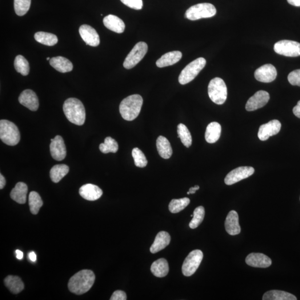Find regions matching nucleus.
Wrapping results in <instances>:
<instances>
[{"label": "nucleus", "instance_id": "nucleus-45", "mask_svg": "<svg viewBox=\"0 0 300 300\" xmlns=\"http://www.w3.org/2000/svg\"><path fill=\"white\" fill-rule=\"evenodd\" d=\"M6 180L3 176L1 174H0V189H3L6 185Z\"/></svg>", "mask_w": 300, "mask_h": 300}, {"label": "nucleus", "instance_id": "nucleus-44", "mask_svg": "<svg viewBox=\"0 0 300 300\" xmlns=\"http://www.w3.org/2000/svg\"><path fill=\"white\" fill-rule=\"evenodd\" d=\"M293 113L296 117L300 119V100L298 102L297 105L294 107Z\"/></svg>", "mask_w": 300, "mask_h": 300}, {"label": "nucleus", "instance_id": "nucleus-25", "mask_svg": "<svg viewBox=\"0 0 300 300\" xmlns=\"http://www.w3.org/2000/svg\"><path fill=\"white\" fill-rule=\"evenodd\" d=\"M50 63L52 67L61 73H68L73 69V63L70 60L62 57L52 58Z\"/></svg>", "mask_w": 300, "mask_h": 300}, {"label": "nucleus", "instance_id": "nucleus-24", "mask_svg": "<svg viewBox=\"0 0 300 300\" xmlns=\"http://www.w3.org/2000/svg\"><path fill=\"white\" fill-rule=\"evenodd\" d=\"M27 192L28 187L26 184L20 182L12 190L10 197L14 201L20 204H24L26 202Z\"/></svg>", "mask_w": 300, "mask_h": 300}, {"label": "nucleus", "instance_id": "nucleus-17", "mask_svg": "<svg viewBox=\"0 0 300 300\" xmlns=\"http://www.w3.org/2000/svg\"><path fill=\"white\" fill-rule=\"evenodd\" d=\"M19 101L21 105L31 111H35L39 109V99L37 94L33 90L23 91L20 95Z\"/></svg>", "mask_w": 300, "mask_h": 300}, {"label": "nucleus", "instance_id": "nucleus-6", "mask_svg": "<svg viewBox=\"0 0 300 300\" xmlns=\"http://www.w3.org/2000/svg\"><path fill=\"white\" fill-rule=\"evenodd\" d=\"M206 64V60L200 58L194 60L181 71L179 77V81L181 85H185L193 81L197 77Z\"/></svg>", "mask_w": 300, "mask_h": 300}, {"label": "nucleus", "instance_id": "nucleus-42", "mask_svg": "<svg viewBox=\"0 0 300 300\" xmlns=\"http://www.w3.org/2000/svg\"><path fill=\"white\" fill-rule=\"evenodd\" d=\"M126 6L135 10H141L143 6L142 0H121Z\"/></svg>", "mask_w": 300, "mask_h": 300}, {"label": "nucleus", "instance_id": "nucleus-38", "mask_svg": "<svg viewBox=\"0 0 300 300\" xmlns=\"http://www.w3.org/2000/svg\"><path fill=\"white\" fill-rule=\"evenodd\" d=\"M205 209L203 206L196 208L193 213V218L189 223L191 229H196L202 223L205 217Z\"/></svg>", "mask_w": 300, "mask_h": 300}, {"label": "nucleus", "instance_id": "nucleus-21", "mask_svg": "<svg viewBox=\"0 0 300 300\" xmlns=\"http://www.w3.org/2000/svg\"><path fill=\"white\" fill-rule=\"evenodd\" d=\"M103 22L104 25L111 31L118 34L123 33L125 29V23L123 22L121 19L117 16L109 15L103 19Z\"/></svg>", "mask_w": 300, "mask_h": 300}, {"label": "nucleus", "instance_id": "nucleus-11", "mask_svg": "<svg viewBox=\"0 0 300 300\" xmlns=\"http://www.w3.org/2000/svg\"><path fill=\"white\" fill-rule=\"evenodd\" d=\"M255 170L253 167L242 166L232 170L228 174L225 179L227 185H232L243 179H247L253 175Z\"/></svg>", "mask_w": 300, "mask_h": 300}, {"label": "nucleus", "instance_id": "nucleus-15", "mask_svg": "<svg viewBox=\"0 0 300 300\" xmlns=\"http://www.w3.org/2000/svg\"><path fill=\"white\" fill-rule=\"evenodd\" d=\"M50 153L52 157L57 161H62L66 156V148L61 136H57L51 140Z\"/></svg>", "mask_w": 300, "mask_h": 300}, {"label": "nucleus", "instance_id": "nucleus-32", "mask_svg": "<svg viewBox=\"0 0 300 300\" xmlns=\"http://www.w3.org/2000/svg\"><path fill=\"white\" fill-rule=\"evenodd\" d=\"M34 38L36 41L49 46H54L58 42L57 36L45 32H38L35 34Z\"/></svg>", "mask_w": 300, "mask_h": 300}, {"label": "nucleus", "instance_id": "nucleus-3", "mask_svg": "<svg viewBox=\"0 0 300 300\" xmlns=\"http://www.w3.org/2000/svg\"><path fill=\"white\" fill-rule=\"evenodd\" d=\"M143 99L139 95H130L124 99L120 103V114L124 120L133 121L137 118L141 111Z\"/></svg>", "mask_w": 300, "mask_h": 300}, {"label": "nucleus", "instance_id": "nucleus-1", "mask_svg": "<svg viewBox=\"0 0 300 300\" xmlns=\"http://www.w3.org/2000/svg\"><path fill=\"white\" fill-rule=\"evenodd\" d=\"M95 275L93 271L83 270L78 272L71 277L68 283L69 290L76 295H82L89 291L93 287Z\"/></svg>", "mask_w": 300, "mask_h": 300}, {"label": "nucleus", "instance_id": "nucleus-48", "mask_svg": "<svg viewBox=\"0 0 300 300\" xmlns=\"http://www.w3.org/2000/svg\"><path fill=\"white\" fill-rule=\"evenodd\" d=\"M29 258L31 261L35 262L37 261V255L35 254L34 252H31L29 254Z\"/></svg>", "mask_w": 300, "mask_h": 300}, {"label": "nucleus", "instance_id": "nucleus-30", "mask_svg": "<svg viewBox=\"0 0 300 300\" xmlns=\"http://www.w3.org/2000/svg\"><path fill=\"white\" fill-rule=\"evenodd\" d=\"M263 300H297L293 294L280 290H271L266 292L263 296Z\"/></svg>", "mask_w": 300, "mask_h": 300}, {"label": "nucleus", "instance_id": "nucleus-35", "mask_svg": "<svg viewBox=\"0 0 300 300\" xmlns=\"http://www.w3.org/2000/svg\"><path fill=\"white\" fill-rule=\"evenodd\" d=\"M99 149L103 154L116 153L119 150V145L115 139L107 137L105 139V141L100 144Z\"/></svg>", "mask_w": 300, "mask_h": 300}, {"label": "nucleus", "instance_id": "nucleus-43", "mask_svg": "<svg viewBox=\"0 0 300 300\" xmlns=\"http://www.w3.org/2000/svg\"><path fill=\"white\" fill-rule=\"evenodd\" d=\"M127 296L125 292L117 290L114 292L110 298L111 300H126Z\"/></svg>", "mask_w": 300, "mask_h": 300}, {"label": "nucleus", "instance_id": "nucleus-7", "mask_svg": "<svg viewBox=\"0 0 300 300\" xmlns=\"http://www.w3.org/2000/svg\"><path fill=\"white\" fill-rule=\"evenodd\" d=\"M217 14V9L213 4L210 3H201L191 6L185 13V18L195 21L204 18H210L214 17Z\"/></svg>", "mask_w": 300, "mask_h": 300}, {"label": "nucleus", "instance_id": "nucleus-14", "mask_svg": "<svg viewBox=\"0 0 300 300\" xmlns=\"http://www.w3.org/2000/svg\"><path fill=\"white\" fill-rule=\"evenodd\" d=\"M277 77V71L271 64H266L255 72V78L258 81L264 83H269L274 81Z\"/></svg>", "mask_w": 300, "mask_h": 300}, {"label": "nucleus", "instance_id": "nucleus-19", "mask_svg": "<svg viewBox=\"0 0 300 300\" xmlns=\"http://www.w3.org/2000/svg\"><path fill=\"white\" fill-rule=\"evenodd\" d=\"M245 261L248 265L254 267L267 268L272 264L271 259L261 253H251L247 256Z\"/></svg>", "mask_w": 300, "mask_h": 300}, {"label": "nucleus", "instance_id": "nucleus-31", "mask_svg": "<svg viewBox=\"0 0 300 300\" xmlns=\"http://www.w3.org/2000/svg\"><path fill=\"white\" fill-rule=\"evenodd\" d=\"M69 167L66 165H55L50 170V178L54 182L58 183L69 173Z\"/></svg>", "mask_w": 300, "mask_h": 300}, {"label": "nucleus", "instance_id": "nucleus-13", "mask_svg": "<svg viewBox=\"0 0 300 300\" xmlns=\"http://www.w3.org/2000/svg\"><path fill=\"white\" fill-rule=\"evenodd\" d=\"M281 123L279 120H274L260 127L258 137L261 141H266L271 137L278 134L281 130Z\"/></svg>", "mask_w": 300, "mask_h": 300}, {"label": "nucleus", "instance_id": "nucleus-33", "mask_svg": "<svg viewBox=\"0 0 300 300\" xmlns=\"http://www.w3.org/2000/svg\"><path fill=\"white\" fill-rule=\"evenodd\" d=\"M30 211L33 215L39 213L40 208L43 205L42 200L39 194L35 191H31L29 197Z\"/></svg>", "mask_w": 300, "mask_h": 300}, {"label": "nucleus", "instance_id": "nucleus-39", "mask_svg": "<svg viewBox=\"0 0 300 300\" xmlns=\"http://www.w3.org/2000/svg\"><path fill=\"white\" fill-rule=\"evenodd\" d=\"M31 0H14V9L16 14L20 17L25 15L29 10Z\"/></svg>", "mask_w": 300, "mask_h": 300}, {"label": "nucleus", "instance_id": "nucleus-20", "mask_svg": "<svg viewBox=\"0 0 300 300\" xmlns=\"http://www.w3.org/2000/svg\"><path fill=\"white\" fill-rule=\"evenodd\" d=\"M227 233L231 236L239 235L241 233V227L239 225V215L237 211H231L228 214L225 222Z\"/></svg>", "mask_w": 300, "mask_h": 300}, {"label": "nucleus", "instance_id": "nucleus-46", "mask_svg": "<svg viewBox=\"0 0 300 300\" xmlns=\"http://www.w3.org/2000/svg\"><path fill=\"white\" fill-rule=\"evenodd\" d=\"M287 1L291 5L300 7V0H287Z\"/></svg>", "mask_w": 300, "mask_h": 300}, {"label": "nucleus", "instance_id": "nucleus-34", "mask_svg": "<svg viewBox=\"0 0 300 300\" xmlns=\"http://www.w3.org/2000/svg\"><path fill=\"white\" fill-rule=\"evenodd\" d=\"M190 200L187 198L172 200L169 209L171 213L177 214L185 209L189 205Z\"/></svg>", "mask_w": 300, "mask_h": 300}, {"label": "nucleus", "instance_id": "nucleus-18", "mask_svg": "<svg viewBox=\"0 0 300 300\" xmlns=\"http://www.w3.org/2000/svg\"><path fill=\"white\" fill-rule=\"evenodd\" d=\"M79 194L88 201H95L101 197L103 192L98 186L88 183L80 187Z\"/></svg>", "mask_w": 300, "mask_h": 300}, {"label": "nucleus", "instance_id": "nucleus-50", "mask_svg": "<svg viewBox=\"0 0 300 300\" xmlns=\"http://www.w3.org/2000/svg\"><path fill=\"white\" fill-rule=\"evenodd\" d=\"M47 60H50V58H47Z\"/></svg>", "mask_w": 300, "mask_h": 300}, {"label": "nucleus", "instance_id": "nucleus-37", "mask_svg": "<svg viewBox=\"0 0 300 300\" xmlns=\"http://www.w3.org/2000/svg\"><path fill=\"white\" fill-rule=\"evenodd\" d=\"M14 66L18 73L21 74L23 76H27L29 74V63L23 56L18 55L16 57Z\"/></svg>", "mask_w": 300, "mask_h": 300}, {"label": "nucleus", "instance_id": "nucleus-29", "mask_svg": "<svg viewBox=\"0 0 300 300\" xmlns=\"http://www.w3.org/2000/svg\"><path fill=\"white\" fill-rule=\"evenodd\" d=\"M5 286L11 293L18 294L24 289V284L21 279L17 276L9 275L4 280Z\"/></svg>", "mask_w": 300, "mask_h": 300}, {"label": "nucleus", "instance_id": "nucleus-2", "mask_svg": "<svg viewBox=\"0 0 300 300\" xmlns=\"http://www.w3.org/2000/svg\"><path fill=\"white\" fill-rule=\"evenodd\" d=\"M64 114L70 122L81 126L85 122L86 112L85 107L80 100L76 98H69L66 100L63 106Z\"/></svg>", "mask_w": 300, "mask_h": 300}, {"label": "nucleus", "instance_id": "nucleus-47", "mask_svg": "<svg viewBox=\"0 0 300 300\" xmlns=\"http://www.w3.org/2000/svg\"><path fill=\"white\" fill-rule=\"evenodd\" d=\"M199 189H200V187L198 185L195 186L193 187H191L190 189H189V192H187V195L194 194L196 193V191L199 190Z\"/></svg>", "mask_w": 300, "mask_h": 300}, {"label": "nucleus", "instance_id": "nucleus-40", "mask_svg": "<svg viewBox=\"0 0 300 300\" xmlns=\"http://www.w3.org/2000/svg\"><path fill=\"white\" fill-rule=\"evenodd\" d=\"M132 155L134 159L135 165L138 167H145L147 165L146 158L139 148L136 147L132 151Z\"/></svg>", "mask_w": 300, "mask_h": 300}, {"label": "nucleus", "instance_id": "nucleus-28", "mask_svg": "<svg viewBox=\"0 0 300 300\" xmlns=\"http://www.w3.org/2000/svg\"><path fill=\"white\" fill-rule=\"evenodd\" d=\"M157 146L160 157L165 159H169L173 154V149L171 144L165 137L160 136L157 141Z\"/></svg>", "mask_w": 300, "mask_h": 300}, {"label": "nucleus", "instance_id": "nucleus-27", "mask_svg": "<svg viewBox=\"0 0 300 300\" xmlns=\"http://www.w3.org/2000/svg\"><path fill=\"white\" fill-rule=\"evenodd\" d=\"M221 126L217 122H211L207 126L205 139L208 143H214L218 141L221 136Z\"/></svg>", "mask_w": 300, "mask_h": 300}, {"label": "nucleus", "instance_id": "nucleus-49", "mask_svg": "<svg viewBox=\"0 0 300 300\" xmlns=\"http://www.w3.org/2000/svg\"><path fill=\"white\" fill-rule=\"evenodd\" d=\"M16 254H17V258L19 260H21L23 257V254L21 251L19 250H16Z\"/></svg>", "mask_w": 300, "mask_h": 300}, {"label": "nucleus", "instance_id": "nucleus-4", "mask_svg": "<svg viewBox=\"0 0 300 300\" xmlns=\"http://www.w3.org/2000/svg\"><path fill=\"white\" fill-rule=\"evenodd\" d=\"M0 139L9 146H15L20 140V133L18 127L9 120L0 121Z\"/></svg>", "mask_w": 300, "mask_h": 300}, {"label": "nucleus", "instance_id": "nucleus-23", "mask_svg": "<svg viewBox=\"0 0 300 300\" xmlns=\"http://www.w3.org/2000/svg\"><path fill=\"white\" fill-rule=\"evenodd\" d=\"M182 53L179 51L169 52L164 54L157 61V66L162 68L174 65L182 58Z\"/></svg>", "mask_w": 300, "mask_h": 300}, {"label": "nucleus", "instance_id": "nucleus-41", "mask_svg": "<svg viewBox=\"0 0 300 300\" xmlns=\"http://www.w3.org/2000/svg\"><path fill=\"white\" fill-rule=\"evenodd\" d=\"M288 81L292 85L300 87V69L292 71L288 76Z\"/></svg>", "mask_w": 300, "mask_h": 300}, {"label": "nucleus", "instance_id": "nucleus-9", "mask_svg": "<svg viewBox=\"0 0 300 300\" xmlns=\"http://www.w3.org/2000/svg\"><path fill=\"white\" fill-rule=\"evenodd\" d=\"M203 257V255L201 250H195L191 251L183 263V275L189 277L194 274L201 264Z\"/></svg>", "mask_w": 300, "mask_h": 300}, {"label": "nucleus", "instance_id": "nucleus-12", "mask_svg": "<svg viewBox=\"0 0 300 300\" xmlns=\"http://www.w3.org/2000/svg\"><path fill=\"white\" fill-rule=\"evenodd\" d=\"M270 100V95L265 91H259L248 100L246 110L253 111L266 105Z\"/></svg>", "mask_w": 300, "mask_h": 300}, {"label": "nucleus", "instance_id": "nucleus-16", "mask_svg": "<svg viewBox=\"0 0 300 300\" xmlns=\"http://www.w3.org/2000/svg\"><path fill=\"white\" fill-rule=\"evenodd\" d=\"M79 33L87 45L93 47L99 45L100 43L99 35L93 27L88 25H83L80 27Z\"/></svg>", "mask_w": 300, "mask_h": 300}, {"label": "nucleus", "instance_id": "nucleus-26", "mask_svg": "<svg viewBox=\"0 0 300 300\" xmlns=\"http://www.w3.org/2000/svg\"><path fill=\"white\" fill-rule=\"evenodd\" d=\"M151 271L155 277L158 278L165 277L169 273V263L165 259H160L152 264Z\"/></svg>", "mask_w": 300, "mask_h": 300}, {"label": "nucleus", "instance_id": "nucleus-36", "mask_svg": "<svg viewBox=\"0 0 300 300\" xmlns=\"http://www.w3.org/2000/svg\"><path fill=\"white\" fill-rule=\"evenodd\" d=\"M178 137L181 140L183 145L187 148L192 145V137L189 129L182 123H180L178 126Z\"/></svg>", "mask_w": 300, "mask_h": 300}, {"label": "nucleus", "instance_id": "nucleus-5", "mask_svg": "<svg viewBox=\"0 0 300 300\" xmlns=\"http://www.w3.org/2000/svg\"><path fill=\"white\" fill-rule=\"evenodd\" d=\"M208 94L211 101L216 104L222 105L225 103L227 97V89L223 80L219 78L211 80L208 86Z\"/></svg>", "mask_w": 300, "mask_h": 300}, {"label": "nucleus", "instance_id": "nucleus-10", "mask_svg": "<svg viewBox=\"0 0 300 300\" xmlns=\"http://www.w3.org/2000/svg\"><path fill=\"white\" fill-rule=\"evenodd\" d=\"M274 51L287 57H300V43L291 40H281L275 44Z\"/></svg>", "mask_w": 300, "mask_h": 300}, {"label": "nucleus", "instance_id": "nucleus-8", "mask_svg": "<svg viewBox=\"0 0 300 300\" xmlns=\"http://www.w3.org/2000/svg\"><path fill=\"white\" fill-rule=\"evenodd\" d=\"M148 50L147 43L139 42L136 44L133 50L128 54L123 62V67L126 69L134 67L145 57Z\"/></svg>", "mask_w": 300, "mask_h": 300}, {"label": "nucleus", "instance_id": "nucleus-22", "mask_svg": "<svg viewBox=\"0 0 300 300\" xmlns=\"http://www.w3.org/2000/svg\"><path fill=\"white\" fill-rule=\"evenodd\" d=\"M171 241V237L166 231L160 232L156 237L155 241L150 247L152 254H156L165 249L169 245Z\"/></svg>", "mask_w": 300, "mask_h": 300}]
</instances>
